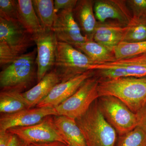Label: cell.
Listing matches in <instances>:
<instances>
[{"label":"cell","instance_id":"obj_10","mask_svg":"<svg viewBox=\"0 0 146 146\" xmlns=\"http://www.w3.org/2000/svg\"><path fill=\"white\" fill-rule=\"evenodd\" d=\"M58 116L54 108H37L24 109L12 114H1L0 131L16 127L29 126L42 122L50 116Z\"/></svg>","mask_w":146,"mask_h":146},{"label":"cell","instance_id":"obj_24","mask_svg":"<svg viewBox=\"0 0 146 146\" xmlns=\"http://www.w3.org/2000/svg\"><path fill=\"white\" fill-rule=\"evenodd\" d=\"M126 27L123 42L133 43L146 41V18H133Z\"/></svg>","mask_w":146,"mask_h":146},{"label":"cell","instance_id":"obj_19","mask_svg":"<svg viewBox=\"0 0 146 146\" xmlns=\"http://www.w3.org/2000/svg\"><path fill=\"white\" fill-rule=\"evenodd\" d=\"M19 22L30 34L33 35L44 30L33 7L32 0H18Z\"/></svg>","mask_w":146,"mask_h":146},{"label":"cell","instance_id":"obj_13","mask_svg":"<svg viewBox=\"0 0 146 146\" xmlns=\"http://www.w3.org/2000/svg\"><path fill=\"white\" fill-rule=\"evenodd\" d=\"M73 9H65L57 13L52 30L58 42L74 47L89 40L84 36L74 18Z\"/></svg>","mask_w":146,"mask_h":146},{"label":"cell","instance_id":"obj_31","mask_svg":"<svg viewBox=\"0 0 146 146\" xmlns=\"http://www.w3.org/2000/svg\"><path fill=\"white\" fill-rule=\"evenodd\" d=\"M13 135L8 131H0V146H9Z\"/></svg>","mask_w":146,"mask_h":146},{"label":"cell","instance_id":"obj_16","mask_svg":"<svg viewBox=\"0 0 146 146\" xmlns=\"http://www.w3.org/2000/svg\"><path fill=\"white\" fill-rule=\"evenodd\" d=\"M73 15L84 36L89 40H93L98 23L94 13V1H78Z\"/></svg>","mask_w":146,"mask_h":146},{"label":"cell","instance_id":"obj_7","mask_svg":"<svg viewBox=\"0 0 146 146\" xmlns=\"http://www.w3.org/2000/svg\"><path fill=\"white\" fill-rule=\"evenodd\" d=\"M91 70L95 71L99 80L146 76V54L111 63L94 64Z\"/></svg>","mask_w":146,"mask_h":146},{"label":"cell","instance_id":"obj_1","mask_svg":"<svg viewBox=\"0 0 146 146\" xmlns=\"http://www.w3.org/2000/svg\"><path fill=\"white\" fill-rule=\"evenodd\" d=\"M98 90L99 98L116 97L136 114L146 104V76L99 80Z\"/></svg>","mask_w":146,"mask_h":146},{"label":"cell","instance_id":"obj_9","mask_svg":"<svg viewBox=\"0 0 146 146\" xmlns=\"http://www.w3.org/2000/svg\"><path fill=\"white\" fill-rule=\"evenodd\" d=\"M51 117L34 125L12 128L7 131L29 144L53 141L66 144L54 125L53 118Z\"/></svg>","mask_w":146,"mask_h":146},{"label":"cell","instance_id":"obj_30","mask_svg":"<svg viewBox=\"0 0 146 146\" xmlns=\"http://www.w3.org/2000/svg\"><path fill=\"white\" fill-rule=\"evenodd\" d=\"M138 127H139L146 132V104L137 113Z\"/></svg>","mask_w":146,"mask_h":146},{"label":"cell","instance_id":"obj_28","mask_svg":"<svg viewBox=\"0 0 146 146\" xmlns=\"http://www.w3.org/2000/svg\"><path fill=\"white\" fill-rule=\"evenodd\" d=\"M20 56L13 52L4 42H0V65L1 67L9 65Z\"/></svg>","mask_w":146,"mask_h":146},{"label":"cell","instance_id":"obj_8","mask_svg":"<svg viewBox=\"0 0 146 146\" xmlns=\"http://www.w3.org/2000/svg\"><path fill=\"white\" fill-rule=\"evenodd\" d=\"M33 38L36 45V79L39 82L54 68L58 41L54 32L50 29L35 35Z\"/></svg>","mask_w":146,"mask_h":146},{"label":"cell","instance_id":"obj_27","mask_svg":"<svg viewBox=\"0 0 146 146\" xmlns=\"http://www.w3.org/2000/svg\"><path fill=\"white\" fill-rule=\"evenodd\" d=\"M126 3L133 18H146V0H127Z\"/></svg>","mask_w":146,"mask_h":146},{"label":"cell","instance_id":"obj_20","mask_svg":"<svg viewBox=\"0 0 146 146\" xmlns=\"http://www.w3.org/2000/svg\"><path fill=\"white\" fill-rule=\"evenodd\" d=\"M74 47L87 56L95 64L111 63L117 60L113 52L94 40H88Z\"/></svg>","mask_w":146,"mask_h":146},{"label":"cell","instance_id":"obj_22","mask_svg":"<svg viewBox=\"0 0 146 146\" xmlns=\"http://www.w3.org/2000/svg\"><path fill=\"white\" fill-rule=\"evenodd\" d=\"M35 10L44 30H52L57 14L53 0H33Z\"/></svg>","mask_w":146,"mask_h":146},{"label":"cell","instance_id":"obj_17","mask_svg":"<svg viewBox=\"0 0 146 146\" xmlns=\"http://www.w3.org/2000/svg\"><path fill=\"white\" fill-rule=\"evenodd\" d=\"M61 82L59 76L54 69L47 74L37 84L22 94L29 108L36 106L46 97L56 85Z\"/></svg>","mask_w":146,"mask_h":146},{"label":"cell","instance_id":"obj_18","mask_svg":"<svg viewBox=\"0 0 146 146\" xmlns=\"http://www.w3.org/2000/svg\"><path fill=\"white\" fill-rule=\"evenodd\" d=\"M54 125L68 146H87L85 138L76 120L64 116H54Z\"/></svg>","mask_w":146,"mask_h":146},{"label":"cell","instance_id":"obj_23","mask_svg":"<svg viewBox=\"0 0 146 146\" xmlns=\"http://www.w3.org/2000/svg\"><path fill=\"white\" fill-rule=\"evenodd\" d=\"M113 52L117 60L146 54V41L133 43L123 41L115 48Z\"/></svg>","mask_w":146,"mask_h":146},{"label":"cell","instance_id":"obj_26","mask_svg":"<svg viewBox=\"0 0 146 146\" xmlns=\"http://www.w3.org/2000/svg\"><path fill=\"white\" fill-rule=\"evenodd\" d=\"M0 18L19 23L17 1L0 0Z\"/></svg>","mask_w":146,"mask_h":146},{"label":"cell","instance_id":"obj_4","mask_svg":"<svg viewBox=\"0 0 146 146\" xmlns=\"http://www.w3.org/2000/svg\"><path fill=\"white\" fill-rule=\"evenodd\" d=\"M94 64L87 56L72 45L58 42L53 68L61 82L90 70Z\"/></svg>","mask_w":146,"mask_h":146},{"label":"cell","instance_id":"obj_6","mask_svg":"<svg viewBox=\"0 0 146 146\" xmlns=\"http://www.w3.org/2000/svg\"><path fill=\"white\" fill-rule=\"evenodd\" d=\"M95 76L87 79L72 96L55 108L58 116L76 120L99 98L98 90L99 79Z\"/></svg>","mask_w":146,"mask_h":146},{"label":"cell","instance_id":"obj_2","mask_svg":"<svg viewBox=\"0 0 146 146\" xmlns=\"http://www.w3.org/2000/svg\"><path fill=\"white\" fill-rule=\"evenodd\" d=\"M98 100L84 114L76 119V123L84 136L87 146H115L117 132L103 115Z\"/></svg>","mask_w":146,"mask_h":146},{"label":"cell","instance_id":"obj_3","mask_svg":"<svg viewBox=\"0 0 146 146\" xmlns=\"http://www.w3.org/2000/svg\"><path fill=\"white\" fill-rule=\"evenodd\" d=\"M36 54L32 51L21 55L0 73L1 91H22L34 81L36 73Z\"/></svg>","mask_w":146,"mask_h":146},{"label":"cell","instance_id":"obj_32","mask_svg":"<svg viewBox=\"0 0 146 146\" xmlns=\"http://www.w3.org/2000/svg\"><path fill=\"white\" fill-rule=\"evenodd\" d=\"M30 146H68V145L59 141L34 143L29 144Z\"/></svg>","mask_w":146,"mask_h":146},{"label":"cell","instance_id":"obj_14","mask_svg":"<svg viewBox=\"0 0 146 146\" xmlns=\"http://www.w3.org/2000/svg\"><path fill=\"white\" fill-rule=\"evenodd\" d=\"M95 75V71L90 70L67 81L60 82L54 86L36 107L55 108L72 96L87 79Z\"/></svg>","mask_w":146,"mask_h":146},{"label":"cell","instance_id":"obj_21","mask_svg":"<svg viewBox=\"0 0 146 146\" xmlns=\"http://www.w3.org/2000/svg\"><path fill=\"white\" fill-rule=\"evenodd\" d=\"M22 93L16 91H1L0 93V112L1 114H12L29 106Z\"/></svg>","mask_w":146,"mask_h":146},{"label":"cell","instance_id":"obj_12","mask_svg":"<svg viewBox=\"0 0 146 146\" xmlns=\"http://www.w3.org/2000/svg\"><path fill=\"white\" fill-rule=\"evenodd\" d=\"M0 42H4L18 55L25 54L34 42L33 36L20 23L7 21L1 18Z\"/></svg>","mask_w":146,"mask_h":146},{"label":"cell","instance_id":"obj_15","mask_svg":"<svg viewBox=\"0 0 146 146\" xmlns=\"http://www.w3.org/2000/svg\"><path fill=\"white\" fill-rule=\"evenodd\" d=\"M126 30V27L115 23L98 22L93 40L113 52L115 48L123 41Z\"/></svg>","mask_w":146,"mask_h":146},{"label":"cell","instance_id":"obj_11","mask_svg":"<svg viewBox=\"0 0 146 146\" xmlns=\"http://www.w3.org/2000/svg\"><path fill=\"white\" fill-rule=\"evenodd\" d=\"M94 11L100 23L111 22L126 27L133 18L126 1L123 0L94 1Z\"/></svg>","mask_w":146,"mask_h":146},{"label":"cell","instance_id":"obj_33","mask_svg":"<svg viewBox=\"0 0 146 146\" xmlns=\"http://www.w3.org/2000/svg\"><path fill=\"white\" fill-rule=\"evenodd\" d=\"M9 146H30L29 144L20 139L16 135H13L12 140Z\"/></svg>","mask_w":146,"mask_h":146},{"label":"cell","instance_id":"obj_5","mask_svg":"<svg viewBox=\"0 0 146 146\" xmlns=\"http://www.w3.org/2000/svg\"><path fill=\"white\" fill-rule=\"evenodd\" d=\"M99 107L103 115L119 136L128 133L138 127L136 113L116 97H100Z\"/></svg>","mask_w":146,"mask_h":146},{"label":"cell","instance_id":"obj_25","mask_svg":"<svg viewBox=\"0 0 146 146\" xmlns=\"http://www.w3.org/2000/svg\"><path fill=\"white\" fill-rule=\"evenodd\" d=\"M117 146H146V132L137 127L128 133L119 136Z\"/></svg>","mask_w":146,"mask_h":146},{"label":"cell","instance_id":"obj_29","mask_svg":"<svg viewBox=\"0 0 146 146\" xmlns=\"http://www.w3.org/2000/svg\"><path fill=\"white\" fill-rule=\"evenodd\" d=\"M78 0H54V10L56 14L62 10L74 9Z\"/></svg>","mask_w":146,"mask_h":146}]
</instances>
